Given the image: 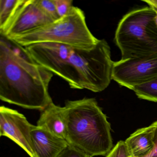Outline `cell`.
I'll return each mask as SVG.
<instances>
[{
  "label": "cell",
  "instance_id": "20",
  "mask_svg": "<svg viewBox=\"0 0 157 157\" xmlns=\"http://www.w3.org/2000/svg\"><path fill=\"white\" fill-rule=\"evenodd\" d=\"M142 1L147 3L149 7L152 8L157 13V0H145Z\"/></svg>",
  "mask_w": 157,
  "mask_h": 157
},
{
  "label": "cell",
  "instance_id": "8",
  "mask_svg": "<svg viewBox=\"0 0 157 157\" xmlns=\"http://www.w3.org/2000/svg\"><path fill=\"white\" fill-rule=\"evenodd\" d=\"M54 21L40 9L36 0H25L10 23L0 33L10 40Z\"/></svg>",
  "mask_w": 157,
  "mask_h": 157
},
{
  "label": "cell",
  "instance_id": "14",
  "mask_svg": "<svg viewBox=\"0 0 157 157\" xmlns=\"http://www.w3.org/2000/svg\"><path fill=\"white\" fill-rule=\"evenodd\" d=\"M131 90L140 99L157 102V77L136 85Z\"/></svg>",
  "mask_w": 157,
  "mask_h": 157
},
{
  "label": "cell",
  "instance_id": "19",
  "mask_svg": "<svg viewBox=\"0 0 157 157\" xmlns=\"http://www.w3.org/2000/svg\"><path fill=\"white\" fill-rule=\"evenodd\" d=\"M152 124L155 126V130L153 136L154 147L151 152L145 157H157V121L152 123Z\"/></svg>",
  "mask_w": 157,
  "mask_h": 157
},
{
  "label": "cell",
  "instance_id": "13",
  "mask_svg": "<svg viewBox=\"0 0 157 157\" xmlns=\"http://www.w3.org/2000/svg\"><path fill=\"white\" fill-rule=\"evenodd\" d=\"M25 0H0V32L4 30Z\"/></svg>",
  "mask_w": 157,
  "mask_h": 157
},
{
  "label": "cell",
  "instance_id": "7",
  "mask_svg": "<svg viewBox=\"0 0 157 157\" xmlns=\"http://www.w3.org/2000/svg\"><path fill=\"white\" fill-rule=\"evenodd\" d=\"M157 77V54L114 62L112 80L131 90Z\"/></svg>",
  "mask_w": 157,
  "mask_h": 157
},
{
  "label": "cell",
  "instance_id": "3",
  "mask_svg": "<svg viewBox=\"0 0 157 157\" xmlns=\"http://www.w3.org/2000/svg\"><path fill=\"white\" fill-rule=\"evenodd\" d=\"M156 15L155 11L149 6L131 11L121 19L114 38L121 51V59L157 55Z\"/></svg>",
  "mask_w": 157,
  "mask_h": 157
},
{
  "label": "cell",
  "instance_id": "15",
  "mask_svg": "<svg viewBox=\"0 0 157 157\" xmlns=\"http://www.w3.org/2000/svg\"><path fill=\"white\" fill-rule=\"evenodd\" d=\"M36 2L43 11L53 21H57L60 18L53 0H36Z\"/></svg>",
  "mask_w": 157,
  "mask_h": 157
},
{
  "label": "cell",
  "instance_id": "12",
  "mask_svg": "<svg viewBox=\"0 0 157 157\" xmlns=\"http://www.w3.org/2000/svg\"><path fill=\"white\" fill-rule=\"evenodd\" d=\"M155 126L138 129L126 140L125 142L128 151L134 157H145L151 152L154 147L153 136Z\"/></svg>",
  "mask_w": 157,
  "mask_h": 157
},
{
  "label": "cell",
  "instance_id": "11",
  "mask_svg": "<svg viewBox=\"0 0 157 157\" xmlns=\"http://www.w3.org/2000/svg\"><path fill=\"white\" fill-rule=\"evenodd\" d=\"M37 126L42 127L60 138L66 140L67 121L65 107L50 103L42 111Z\"/></svg>",
  "mask_w": 157,
  "mask_h": 157
},
{
  "label": "cell",
  "instance_id": "5",
  "mask_svg": "<svg viewBox=\"0 0 157 157\" xmlns=\"http://www.w3.org/2000/svg\"><path fill=\"white\" fill-rule=\"evenodd\" d=\"M69 62L79 90L100 92L110 84L114 62L111 59L110 47L104 39L99 40L90 50L72 47Z\"/></svg>",
  "mask_w": 157,
  "mask_h": 157
},
{
  "label": "cell",
  "instance_id": "16",
  "mask_svg": "<svg viewBox=\"0 0 157 157\" xmlns=\"http://www.w3.org/2000/svg\"><path fill=\"white\" fill-rule=\"evenodd\" d=\"M125 141H118L105 157H127L130 155Z\"/></svg>",
  "mask_w": 157,
  "mask_h": 157
},
{
  "label": "cell",
  "instance_id": "10",
  "mask_svg": "<svg viewBox=\"0 0 157 157\" xmlns=\"http://www.w3.org/2000/svg\"><path fill=\"white\" fill-rule=\"evenodd\" d=\"M31 136L33 157H57L68 145L66 140L37 125H34Z\"/></svg>",
  "mask_w": 157,
  "mask_h": 157
},
{
  "label": "cell",
  "instance_id": "6",
  "mask_svg": "<svg viewBox=\"0 0 157 157\" xmlns=\"http://www.w3.org/2000/svg\"><path fill=\"white\" fill-rule=\"evenodd\" d=\"M23 48L34 61L66 81L71 89L79 90L77 79L69 62L72 47L45 42Z\"/></svg>",
  "mask_w": 157,
  "mask_h": 157
},
{
  "label": "cell",
  "instance_id": "1",
  "mask_svg": "<svg viewBox=\"0 0 157 157\" xmlns=\"http://www.w3.org/2000/svg\"><path fill=\"white\" fill-rule=\"evenodd\" d=\"M24 52L23 55L13 48L1 36L0 99L25 109L42 111L53 102L48 90L54 74Z\"/></svg>",
  "mask_w": 157,
  "mask_h": 157
},
{
  "label": "cell",
  "instance_id": "9",
  "mask_svg": "<svg viewBox=\"0 0 157 157\" xmlns=\"http://www.w3.org/2000/svg\"><path fill=\"white\" fill-rule=\"evenodd\" d=\"M34 125L22 114L2 105L0 107V136L7 137L33 157L31 132Z\"/></svg>",
  "mask_w": 157,
  "mask_h": 157
},
{
  "label": "cell",
  "instance_id": "17",
  "mask_svg": "<svg viewBox=\"0 0 157 157\" xmlns=\"http://www.w3.org/2000/svg\"><path fill=\"white\" fill-rule=\"evenodd\" d=\"M58 14L60 18L67 15L72 8L71 0H53Z\"/></svg>",
  "mask_w": 157,
  "mask_h": 157
},
{
  "label": "cell",
  "instance_id": "18",
  "mask_svg": "<svg viewBox=\"0 0 157 157\" xmlns=\"http://www.w3.org/2000/svg\"><path fill=\"white\" fill-rule=\"evenodd\" d=\"M57 157H91L79 149L69 145L66 147Z\"/></svg>",
  "mask_w": 157,
  "mask_h": 157
},
{
  "label": "cell",
  "instance_id": "2",
  "mask_svg": "<svg viewBox=\"0 0 157 157\" xmlns=\"http://www.w3.org/2000/svg\"><path fill=\"white\" fill-rule=\"evenodd\" d=\"M66 140L91 157L106 156L113 148L111 125L94 98L65 102Z\"/></svg>",
  "mask_w": 157,
  "mask_h": 157
},
{
  "label": "cell",
  "instance_id": "4",
  "mask_svg": "<svg viewBox=\"0 0 157 157\" xmlns=\"http://www.w3.org/2000/svg\"><path fill=\"white\" fill-rule=\"evenodd\" d=\"M99 40L88 28L84 12L79 8L72 6L67 15L57 21L10 41L22 47L49 42L90 50Z\"/></svg>",
  "mask_w": 157,
  "mask_h": 157
}]
</instances>
